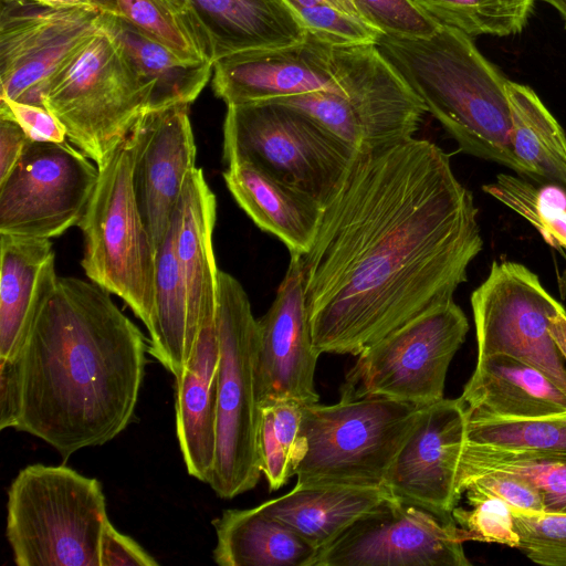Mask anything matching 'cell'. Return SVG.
<instances>
[{
    "label": "cell",
    "instance_id": "cell-1",
    "mask_svg": "<svg viewBox=\"0 0 566 566\" xmlns=\"http://www.w3.org/2000/svg\"><path fill=\"white\" fill-rule=\"evenodd\" d=\"M482 248L473 195L443 149L412 137L357 153L300 256L315 349L358 356L453 301Z\"/></svg>",
    "mask_w": 566,
    "mask_h": 566
},
{
    "label": "cell",
    "instance_id": "cell-2",
    "mask_svg": "<svg viewBox=\"0 0 566 566\" xmlns=\"http://www.w3.org/2000/svg\"><path fill=\"white\" fill-rule=\"evenodd\" d=\"M146 352L145 336L109 292L57 276L14 357L21 387L15 430L65 460L109 442L134 417Z\"/></svg>",
    "mask_w": 566,
    "mask_h": 566
},
{
    "label": "cell",
    "instance_id": "cell-3",
    "mask_svg": "<svg viewBox=\"0 0 566 566\" xmlns=\"http://www.w3.org/2000/svg\"><path fill=\"white\" fill-rule=\"evenodd\" d=\"M377 48L463 153L525 175L511 145L507 80L472 38L441 24L422 39L381 35Z\"/></svg>",
    "mask_w": 566,
    "mask_h": 566
},
{
    "label": "cell",
    "instance_id": "cell-4",
    "mask_svg": "<svg viewBox=\"0 0 566 566\" xmlns=\"http://www.w3.org/2000/svg\"><path fill=\"white\" fill-rule=\"evenodd\" d=\"M108 521L101 482L66 465H27L8 490L6 537L17 566H99Z\"/></svg>",
    "mask_w": 566,
    "mask_h": 566
},
{
    "label": "cell",
    "instance_id": "cell-5",
    "mask_svg": "<svg viewBox=\"0 0 566 566\" xmlns=\"http://www.w3.org/2000/svg\"><path fill=\"white\" fill-rule=\"evenodd\" d=\"M427 406L345 392L333 405H303L305 453L296 470V484L385 486Z\"/></svg>",
    "mask_w": 566,
    "mask_h": 566
},
{
    "label": "cell",
    "instance_id": "cell-6",
    "mask_svg": "<svg viewBox=\"0 0 566 566\" xmlns=\"http://www.w3.org/2000/svg\"><path fill=\"white\" fill-rule=\"evenodd\" d=\"M216 453L208 484L221 499L254 489L261 476L256 382L258 324L241 283L219 271Z\"/></svg>",
    "mask_w": 566,
    "mask_h": 566
},
{
    "label": "cell",
    "instance_id": "cell-7",
    "mask_svg": "<svg viewBox=\"0 0 566 566\" xmlns=\"http://www.w3.org/2000/svg\"><path fill=\"white\" fill-rule=\"evenodd\" d=\"M148 99L123 50L101 27L52 77L42 102L67 140L99 169L129 136Z\"/></svg>",
    "mask_w": 566,
    "mask_h": 566
},
{
    "label": "cell",
    "instance_id": "cell-8",
    "mask_svg": "<svg viewBox=\"0 0 566 566\" xmlns=\"http://www.w3.org/2000/svg\"><path fill=\"white\" fill-rule=\"evenodd\" d=\"M358 151L303 111L279 102L227 106L223 161L250 163L322 208Z\"/></svg>",
    "mask_w": 566,
    "mask_h": 566
},
{
    "label": "cell",
    "instance_id": "cell-9",
    "mask_svg": "<svg viewBox=\"0 0 566 566\" xmlns=\"http://www.w3.org/2000/svg\"><path fill=\"white\" fill-rule=\"evenodd\" d=\"M334 60L337 92L318 91L272 102L303 111L358 153L413 137L426 107L377 45L335 46Z\"/></svg>",
    "mask_w": 566,
    "mask_h": 566
},
{
    "label": "cell",
    "instance_id": "cell-10",
    "mask_svg": "<svg viewBox=\"0 0 566 566\" xmlns=\"http://www.w3.org/2000/svg\"><path fill=\"white\" fill-rule=\"evenodd\" d=\"M134 150L129 134L98 169L97 184L77 226L84 238L81 265L85 275L123 300L148 329L156 250L135 196Z\"/></svg>",
    "mask_w": 566,
    "mask_h": 566
},
{
    "label": "cell",
    "instance_id": "cell-11",
    "mask_svg": "<svg viewBox=\"0 0 566 566\" xmlns=\"http://www.w3.org/2000/svg\"><path fill=\"white\" fill-rule=\"evenodd\" d=\"M468 331L454 301L436 306L361 352L340 392L431 405L444 398L449 366Z\"/></svg>",
    "mask_w": 566,
    "mask_h": 566
},
{
    "label": "cell",
    "instance_id": "cell-12",
    "mask_svg": "<svg viewBox=\"0 0 566 566\" xmlns=\"http://www.w3.org/2000/svg\"><path fill=\"white\" fill-rule=\"evenodd\" d=\"M478 358L507 355L546 374L566 392V366L548 326L564 307L525 265L493 262L471 295Z\"/></svg>",
    "mask_w": 566,
    "mask_h": 566
},
{
    "label": "cell",
    "instance_id": "cell-13",
    "mask_svg": "<svg viewBox=\"0 0 566 566\" xmlns=\"http://www.w3.org/2000/svg\"><path fill=\"white\" fill-rule=\"evenodd\" d=\"M63 143L30 142L0 181V233L51 239L76 226L99 170Z\"/></svg>",
    "mask_w": 566,
    "mask_h": 566
},
{
    "label": "cell",
    "instance_id": "cell-14",
    "mask_svg": "<svg viewBox=\"0 0 566 566\" xmlns=\"http://www.w3.org/2000/svg\"><path fill=\"white\" fill-rule=\"evenodd\" d=\"M454 522L390 497L317 552L313 566H469Z\"/></svg>",
    "mask_w": 566,
    "mask_h": 566
},
{
    "label": "cell",
    "instance_id": "cell-15",
    "mask_svg": "<svg viewBox=\"0 0 566 566\" xmlns=\"http://www.w3.org/2000/svg\"><path fill=\"white\" fill-rule=\"evenodd\" d=\"M102 12L0 2V98L43 106L60 69L101 30Z\"/></svg>",
    "mask_w": 566,
    "mask_h": 566
},
{
    "label": "cell",
    "instance_id": "cell-16",
    "mask_svg": "<svg viewBox=\"0 0 566 566\" xmlns=\"http://www.w3.org/2000/svg\"><path fill=\"white\" fill-rule=\"evenodd\" d=\"M189 105L146 111L130 135L135 142L133 184L155 250L160 247L196 166Z\"/></svg>",
    "mask_w": 566,
    "mask_h": 566
},
{
    "label": "cell",
    "instance_id": "cell-17",
    "mask_svg": "<svg viewBox=\"0 0 566 566\" xmlns=\"http://www.w3.org/2000/svg\"><path fill=\"white\" fill-rule=\"evenodd\" d=\"M256 324L261 407L279 400L318 402L314 378L319 354L312 338L300 255H291L275 298Z\"/></svg>",
    "mask_w": 566,
    "mask_h": 566
},
{
    "label": "cell",
    "instance_id": "cell-18",
    "mask_svg": "<svg viewBox=\"0 0 566 566\" xmlns=\"http://www.w3.org/2000/svg\"><path fill=\"white\" fill-rule=\"evenodd\" d=\"M468 417L461 398L428 405L387 475L390 494L450 518L458 506L457 468Z\"/></svg>",
    "mask_w": 566,
    "mask_h": 566
},
{
    "label": "cell",
    "instance_id": "cell-19",
    "mask_svg": "<svg viewBox=\"0 0 566 566\" xmlns=\"http://www.w3.org/2000/svg\"><path fill=\"white\" fill-rule=\"evenodd\" d=\"M335 46L308 30L300 42L244 51L213 63L212 88L227 106L338 91Z\"/></svg>",
    "mask_w": 566,
    "mask_h": 566
},
{
    "label": "cell",
    "instance_id": "cell-20",
    "mask_svg": "<svg viewBox=\"0 0 566 566\" xmlns=\"http://www.w3.org/2000/svg\"><path fill=\"white\" fill-rule=\"evenodd\" d=\"M185 14L206 59L302 41L308 29L284 0H187Z\"/></svg>",
    "mask_w": 566,
    "mask_h": 566
},
{
    "label": "cell",
    "instance_id": "cell-21",
    "mask_svg": "<svg viewBox=\"0 0 566 566\" xmlns=\"http://www.w3.org/2000/svg\"><path fill=\"white\" fill-rule=\"evenodd\" d=\"M220 343L217 316L199 329L182 375L176 379V433L187 472L208 483L216 453Z\"/></svg>",
    "mask_w": 566,
    "mask_h": 566
},
{
    "label": "cell",
    "instance_id": "cell-22",
    "mask_svg": "<svg viewBox=\"0 0 566 566\" xmlns=\"http://www.w3.org/2000/svg\"><path fill=\"white\" fill-rule=\"evenodd\" d=\"M460 398L468 420L566 413V392L539 369L507 355L476 359Z\"/></svg>",
    "mask_w": 566,
    "mask_h": 566
},
{
    "label": "cell",
    "instance_id": "cell-23",
    "mask_svg": "<svg viewBox=\"0 0 566 566\" xmlns=\"http://www.w3.org/2000/svg\"><path fill=\"white\" fill-rule=\"evenodd\" d=\"M0 358L11 359L57 275L50 239L0 233Z\"/></svg>",
    "mask_w": 566,
    "mask_h": 566
},
{
    "label": "cell",
    "instance_id": "cell-24",
    "mask_svg": "<svg viewBox=\"0 0 566 566\" xmlns=\"http://www.w3.org/2000/svg\"><path fill=\"white\" fill-rule=\"evenodd\" d=\"M216 217V196L202 169L197 167L189 177L175 218V249L188 294L195 340L201 324L217 316L219 270L212 244Z\"/></svg>",
    "mask_w": 566,
    "mask_h": 566
},
{
    "label": "cell",
    "instance_id": "cell-25",
    "mask_svg": "<svg viewBox=\"0 0 566 566\" xmlns=\"http://www.w3.org/2000/svg\"><path fill=\"white\" fill-rule=\"evenodd\" d=\"M223 179L241 209L261 230L280 239L290 255L307 252L323 210L313 198L247 161L228 164Z\"/></svg>",
    "mask_w": 566,
    "mask_h": 566
},
{
    "label": "cell",
    "instance_id": "cell-26",
    "mask_svg": "<svg viewBox=\"0 0 566 566\" xmlns=\"http://www.w3.org/2000/svg\"><path fill=\"white\" fill-rule=\"evenodd\" d=\"M101 27L120 46L149 92L146 111L191 104L213 73L209 60H186L119 13H102Z\"/></svg>",
    "mask_w": 566,
    "mask_h": 566
},
{
    "label": "cell",
    "instance_id": "cell-27",
    "mask_svg": "<svg viewBox=\"0 0 566 566\" xmlns=\"http://www.w3.org/2000/svg\"><path fill=\"white\" fill-rule=\"evenodd\" d=\"M392 497L387 488L298 485L260 507L317 552L355 521Z\"/></svg>",
    "mask_w": 566,
    "mask_h": 566
},
{
    "label": "cell",
    "instance_id": "cell-28",
    "mask_svg": "<svg viewBox=\"0 0 566 566\" xmlns=\"http://www.w3.org/2000/svg\"><path fill=\"white\" fill-rule=\"evenodd\" d=\"M220 566H313L317 549L260 505L228 509L212 521Z\"/></svg>",
    "mask_w": 566,
    "mask_h": 566
},
{
    "label": "cell",
    "instance_id": "cell-29",
    "mask_svg": "<svg viewBox=\"0 0 566 566\" xmlns=\"http://www.w3.org/2000/svg\"><path fill=\"white\" fill-rule=\"evenodd\" d=\"M175 218L156 251L154 312L147 331L148 353L178 379L191 354L195 337L190 328L186 284L176 255Z\"/></svg>",
    "mask_w": 566,
    "mask_h": 566
},
{
    "label": "cell",
    "instance_id": "cell-30",
    "mask_svg": "<svg viewBox=\"0 0 566 566\" xmlns=\"http://www.w3.org/2000/svg\"><path fill=\"white\" fill-rule=\"evenodd\" d=\"M486 474H507L530 483L541 494L545 513L566 514V452L511 449L464 441L455 486Z\"/></svg>",
    "mask_w": 566,
    "mask_h": 566
},
{
    "label": "cell",
    "instance_id": "cell-31",
    "mask_svg": "<svg viewBox=\"0 0 566 566\" xmlns=\"http://www.w3.org/2000/svg\"><path fill=\"white\" fill-rule=\"evenodd\" d=\"M512 150L525 175L566 191V136L537 94L507 80Z\"/></svg>",
    "mask_w": 566,
    "mask_h": 566
},
{
    "label": "cell",
    "instance_id": "cell-32",
    "mask_svg": "<svg viewBox=\"0 0 566 566\" xmlns=\"http://www.w3.org/2000/svg\"><path fill=\"white\" fill-rule=\"evenodd\" d=\"M303 403L279 400L261 407L258 451L262 474L270 491H276L296 475L305 453L301 434Z\"/></svg>",
    "mask_w": 566,
    "mask_h": 566
},
{
    "label": "cell",
    "instance_id": "cell-33",
    "mask_svg": "<svg viewBox=\"0 0 566 566\" xmlns=\"http://www.w3.org/2000/svg\"><path fill=\"white\" fill-rule=\"evenodd\" d=\"M440 24L470 38L520 33L527 23L535 0H412Z\"/></svg>",
    "mask_w": 566,
    "mask_h": 566
},
{
    "label": "cell",
    "instance_id": "cell-34",
    "mask_svg": "<svg viewBox=\"0 0 566 566\" xmlns=\"http://www.w3.org/2000/svg\"><path fill=\"white\" fill-rule=\"evenodd\" d=\"M483 190L525 218L553 247L566 250V191L559 186L544 189L506 174Z\"/></svg>",
    "mask_w": 566,
    "mask_h": 566
},
{
    "label": "cell",
    "instance_id": "cell-35",
    "mask_svg": "<svg viewBox=\"0 0 566 566\" xmlns=\"http://www.w3.org/2000/svg\"><path fill=\"white\" fill-rule=\"evenodd\" d=\"M465 441L511 449L566 452V413L533 419L468 420Z\"/></svg>",
    "mask_w": 566,
    "mask_h": 566
},
{
    "label": "cell",
    "instance_id": "cell-36",
    "mask_svg": "<svg viewBox=\"0 0 566 566\" xmlns=\"http://www.w3.org/2000/svg\"><path fill=\"white\" fill-rule=\"evenodd\" d=\"M118 13L186 60H208L186 14L167 0H116Z\"/></svg>",
    "mask_w": 566,
    "mask_h": 566
},
{
    "label": "cell",
    "instance_id": "cell-37",
    "mask_svg": "<svg viewBox=\"0 0 566 566\" xmlns=\"http://www.w3.org/2000/svg\"><path fill=\"white\" fill-rule=\"evenodd\" d=\"M360 18L382 35L422 39L441 24L412 0H354Z\"/></svg>",
    "mask_w": 566,
    "mask_h": 566
},
{
    "label": "cell",
    "instance_id": "cell-38",
    "mask_svg": "<svg viewBox=\"0 0 566 566\" xmlns=\"http://www.w3.org/2000/svg\"><path fill=\"white\" fill-rule=\"evenodd\" d=\"M520 549L532 562L566 566V514L513 513Z\"/></svg>",
    "mask_w": 566,
    "mask_h": 566
},
{
    "label": "cell",
    "instance_id": "cell-39",
    "mask_svg": "<svg viewBox=\"0 0 566 566\" xmlns=\"http://www.w3.org/2000/svg\"><path fill=\"white\" fill-rule=\"evenodd\" d=\"M471 509L455 506L452 516L465 533L467 541L495 543L512 548L518 546L510 506L500 499L484 497L468 503Z\"/></svg>",
    "mask_w": 566,
    "mask_h": 566
},
{
    "label": "cell",
    "instance_id": "cell-40",
    "mask_svg": "<svg viewBox=\"0 0 566 566\" xmlns=\"http://www.w3.org/2000/svg\"><path fill=\"white\" fill-rule=\"evenodd\" d=\"M306 28L334 46L377 45L382 35L364 20L319 3L293 9Z\"/></svg>",
    "mask_w": 566,
    "mask_h": 566
},
{
    "label": "cell",
    "instance_id": "cell-41",
    "mask_svg": "<svg viewBox=\"0 0 566 566\" xmlns=\"http://www.w3.org/2000/svg\"><path fill=\"white\" fill-rule=\"evenodd\" d=\"M467 502L484 497H496L505 502L512 513H545L541 494L530 483L507 474H486L467 482L460 494Z\"/></svg>",
    "mask_w": 566,
    "mask_h": 566
},
{
    "label": "cell",
    "instance_id": "cell-42",
    "mask_svg": "<svg viewBox=\"0 0 566 566\" xmlns=\"http://www.w3.org/2000/svg\"><path fill=\"white\" fill-rule=\"evenodd\" d=\"M0 114L15 120L32 142L63 143L66 130L44 106L0 98Z\"/></svg>",
    "mask_w": 566,
    "mask_h": 566
},
{
    "label": "cell",
    "instance_id": "cell-43",
    "mask_svg": "<svg viewBox=\"0 0 566 566\" xmlns=\"http://www.w3.org/2000/svg\"><path fill=\"white\" fill-rule=\"evenodd\" d=\"M154 559L132 537L118 532L108 521L99 546V566H156Z\"/></svg>",
    "mask_w": 566,
    "mask_h": 566
},
{
    "label": "cell",
    "instance_id": "cell-44",
    "mask_svg": "<svg viewBox=\"0 0 566 566\" xmlns=\"http://www.w3.org/2000/svg\"><path fill=\"white\" fill-rule=\"evenodd\" d=\"M21 387L15 358H0V429H17L20 418Z\"/></svg>",
    "mask_w": 566,
    "mask_h": 566
},
{
    "label": "cell",
    "instance_id": "cell-45",
    "mask_svg": "<svg viewBox=\"0 0 566 566\" xmlns=\"http://www.w3.org/2000/svg\"><path fill=\"white\" fill-rule=\"evenodd\" d=\"M30 142L15 120L0 114V181L13 169Z\"/></svg>",
    "mask_w": 566,
    "mask_h": 566
},
{
    "label": "cell",
    "instance_id": "cell-46",
    "mask_svg": "<svg viewBox=\"0 0 566 566\" xmlns=\"http://www.w3.org/2000/svg\"><path fill=\"white\" fill-rule=\"evenodd\" d=\"M52 9H86L102 13H118L116 0H33Z\"/></svg>",
    "mask_w": 566,
    "mask_h": 566
},
{
    "label": "cell",
    "instance_id": "cell-47",
    "mask_svg": "<svg viewBox=\"0 0 566 566\" xmlns=\"http://www.w3.org/2000/svg\"><path fill=\"white\" fill-rule=\"evenodd\" d=\"M548 329L563 358L566 360V310L564 307L551 316Z\"/></svg>",
    "mask_w": 566,
    "mask_h": 566
},
{
    "label": "cell",
    "instance_id": "cell-48",
    "mask_svg": "<svg viewBox=\"0 0 566 566\" xmlns=\"http://www.w3.org/2000/svg\"><path fill=\"white\" fill-rule=\"evenodd\" d=\"M292 9L298 8V7H308L314 4H328L332 6L338 10H342L353 17L360 18L354 0H284ZM363 20V19H361Z\"/></svg>",
    "mask_w": 566,
    "mask_h": 566
},
{
    "label": "cell",
    "instance_id": "cell-49",
    "mask_svg": "<svg viewBox=\"0 0 566 566\" xmlns=\"http://www.w3.org/2000/svg\"><path fill=\"white\" fill-rule=\"evenodd\" d=\"M554 7L566 23V0H541Z\"/></svg>",
    "mask_w": 566,
    "mask_h": 566
},
{
    "label": "cell",
    "instance_id": "cell-50",
    "mask_svg": "<svg viewBox=\"0 0 566 566\" xmlns=\"http://www.w3.org/2000/svg\"><path fill=\"white\" fill-rule=\"evenodd\" d=\"M174 8L185 14L187 0H167Z\"/></svg>",
    "mask_w": 566,
    "mask_h": 566
},
{
    "label": "cell",
    "instance_id": "cell-51",
    "mask_svg": "<svg viewBox=\"0 0 566 566\" xmlns=\"http://www.w3.org/2000/svg\"><path fill=\"white\" fill-rule=\"evenodd\" d=\"M8 1H13V0H0V2H8Z\"/></svg>",
    "mask_w": 566,
    "mask_h": 566
}]
</instances>
